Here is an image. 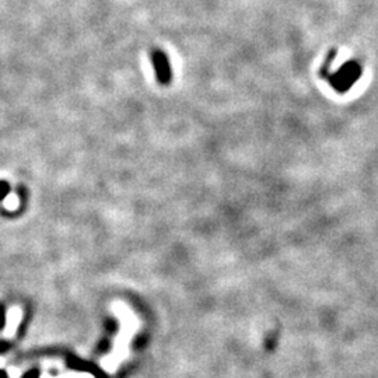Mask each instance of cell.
Listing matches in <instances>:
<instances>
[{
	"instance_id": "cell-1",
	"label": "cell",
	"mask_w": 378,
	"mask_h": 378,
	"mask_svg": "<svg viewBox=\"0 0 378 378\" xmlns=\"http://www.w3.org/2000/svg\"><path fill=\"white\" fill-rule=\"evenodd\" d=\"M152 60H153L154 70H156L159 82L168 83L170 77H171V71H170V62H168L166 53L163 51H154L152 55Z\"/></svg>"
},
{
	"instance_id": "cell-2",
	"label": "cell",
	"mask_w": 378,
	"mask_h": 378,
	"mask_svg": "<svg viewBox=\"0 0 378 378\" xmlns=\"http://www.w3.org/2000/svg\"><path fill=\"white\" fill-rule=\"evenodd\" d=\"M23 318V310L17 306L9 308L6 315V328H5V338L7 339H13L17 332L20 322Z\"/></svg>"
},
{
	"instance_id": "cell-3",
	"label": "cell",
	"mask_w": 378,
	"mask_h": 378,
	"mask_svg": "<svg viewBox=\"0 0 378 378\" xmlns=\"http://www.w3.org/2000/svg\"><path fill=\"white\" fill-rule=\"evenodd\" d=\"M359 76V67L356 64H349L346 67H343L340 74L336 77V83L335 86L336 87H346V86H350V84L357 79Z\"/></svg>"
},
{
	"instance_id": "cell-4",
	"label": "cell",
	"mask_w": 378,
	"mask_h": 378,
	"mask_svg": "<svg viewBox=\"0 0 378 378\" xmlns=\"http://www.w3.org/2000/svg\"><path fill=\"white\" fill-rule=\"evenodd\" d=\"M41 378H94V375H91L89 372H66V374H62L58 377H52L48 372H45L41 375Z\"/></svg>"
},
{
	"instance_id": "cell-5",
	"label": "cell",
	"mask_w": 378,
	"mask_h": 378,
	"mask_svg": "<svg viewBox=\"0 0 378 378\" xmlns=\"http://www.w3.org/2000/svg\"><path fill=\"white\" fill-rule=\"evenodd\" d=\"M10 189H12V188L9 185V182H6V181H0V202L9 195Z\"/></svg>"
},
{
	"instance_id": "cell-6",
	"label": "cell",
	"mask_w": 378,
	"mask_h": 378,
	"mask_svg": "<svg viewBox=\"0 0 378 378\" xmlns=\"http://www.w3.org/2000/svg\"><path fill=\"white\" fill-rule=\"evenodd\" d=\"M23 374V370L20 367H16V365H12L7 368V375L10 378H20Z\"/></svg>"
},
{
	"instance_id": "cell-7",
	"label": "cell",
	"mask_w": 378,
	"mask_h": 378,
	"mask_svg": "<svg viewBox=\"0 0 378 378\" xmlns=\"http://www.w3.org/2000/svg\"><path fill=\"white\" fill-rule=\"evenodd\" d=\"M44 365L48 368H62V363H59V361H45Z\"/></svg>"
},
{
	"instance_id": "cell-8",
	"label": "cell",
	"mask_w": 378,
	"mask_h": 378,
	"mask_svg": "<svg viewBox=\"0 0 378 378\" xmlns=\"http://www.w3.org/2000/svg\"><path fill=\"white\" fill-rule=\"evenodd\" d=\"M6 367V359L5 357H0V368Z\"/></svg>"
}]
</instances>
